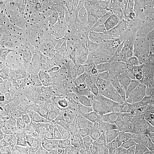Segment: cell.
<instances>
[{
  "instance_id": "obj_1",
  "label": "cell",
  "mask_w": 154,
  "mask_h": 154,
  "mask_svg": "<svg viewBox=\"0 0 154 154\" xmlns=\"http://www.w3.org/2000/svg\"><path fill=\"white\" fill-rule=\"evenodd\" d=\"M149 128L150 130L154 131V110L152 111L150 116L148 118Z\"/></svg>"
},
{
  "instance_id": "obj_2",
  "label": "cell",
  "mask_w": 154,
  "mask_h": 154,
  "mask_svg": "<svg viewBox=\"0 0 154 154\" xmlns=\"http://www.w3.org/2000/svg\"><path fill=\"white\" fill-rule=\"evenodd\" d=\"M152 144H153V147H154V131H153L152 132Z\"/></svg>"
}]
</instances>
